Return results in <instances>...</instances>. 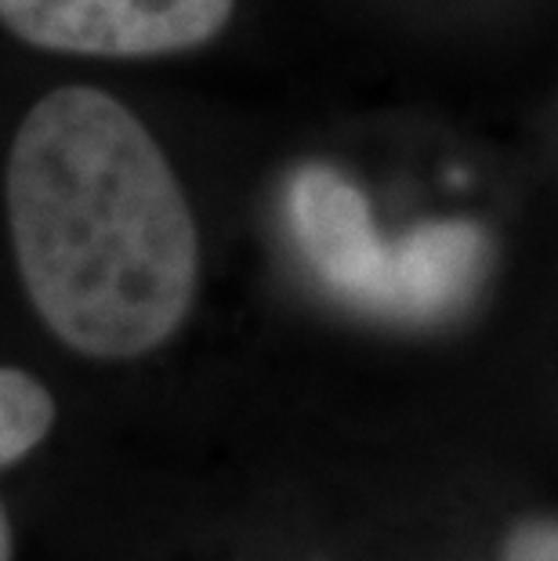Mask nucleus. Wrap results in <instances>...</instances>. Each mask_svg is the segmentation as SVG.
<instances>
[{"instance_id":"1","label":"nucleus","mask_w":558,"mask_h":561,"mask_svg":"<svg viewBox=\"0 0 558 561\" xmlns=\"http://www.w3.org/2000/svg\"><path fill=\"white\" fill-rule=\"evenodd\" d=\"M8 221L41 319L94 359H135L182 327L200 232L168 157L94 88L33 105L8 157Z\"/></svg>"},{"instance_id":"2","label":"nucleus","mask_w":558,"mask_h":561,"mask_svg":"<svg viewBox=\"0 0 558 561\" xmlns=\"http://www.w3.org/2000/svg\"><path fill=\"white\" fill-rule=\"evenodd\" d=\"M287 218L316 279L382 319L432 322L457 312L490 257L486 236L460 218L424 221L399 240L377 236L363 193L327 163L294 171Z\"/></svg>"},{"instance_id":"3","label":"nucleus","mask_w":558,"mask_h":561,"mask_svg":"<svg viewBox=\"0 0 558 561\" xmlns=\"http://www.w3.org/2000/svg\"><path fill=\"white\" fill-rule=\"evenodd\" d=\"M236 0H0V22L47 51L94 58L174 55L215 41Z\"/></svg>"},{"instance_id":"4","label":"nucleus","mask_w":558,"mask_h":561,"mask_svg":"<svg viewBox=\"0 0 558 561\" xmlns=\"http://www.w3.org/2000/svg\"><path fill=\"white\" fill-rule=\"evenodd\" d=\"M55 424V399L37 377L0 366V468L37 449Z\"/></svg>"},{"instance_id":"5","label":"nucleus","mask_w":558,"mask_h":561,"mask_svg":"<svg viewBox=\"0 0 558 561\" xmlns=\"http://www.w3.org/2000/svg\"><path fill=\"white\" fill-rule=\"evenodd\" d=\"M501 561H558V518L519 522L501 547Z\"/></svg>"},{"instance_id":"6","label":"nucleus","mask_w":558,"mask_h":561,"mask_svg":"<svg viewBox=\"0 0 558 561\" xmlns=\"http://www.w3.org/2000/svg\"><path fill=\"white\" fill-rule=\"evenodd\" d=\"M0 561H11V533H8L4 507H0Z\"/></svg>"}]
</instances>
